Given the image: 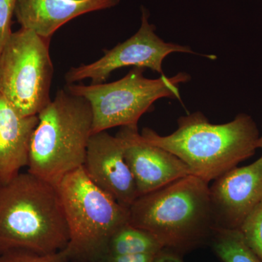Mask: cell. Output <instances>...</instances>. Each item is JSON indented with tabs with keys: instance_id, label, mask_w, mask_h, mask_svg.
Here are the masks:
<instances>
[{
	"instance_id": "obj_17",
	"label": "cell",
	"mask_w": 262,
	"mask_h": 262,
	"mask_svg": "<svg viewBox=\"0 0 262 262\" xmlns=\"http://www.w3.org/2000/svg\"><path fill=\"white\" fill-rule=\"evenodd\" d=\"M0 262H71L66 248L49 254L15 250L0 254Z\"/></svg>"
},
{
	"instance_id": "obj_7",
	"label": "cell",
	"mask_w": 262,
	"mask_h": 262,
	"mask_svg": "<svg viewBox=\"0 0 262 262\" xmlns=\"http://www.w3.org/2000/svg\"><path fill=\"white\" fill-rule=\"evenodd\" d=\"M51 40L20 28L0 53V94L23 116L39 115L51 103Z\"/></svg>"
},
{
	"instance_id": "obj_13",
	"label": "cell",
	"mask_w": 262,
	"mask_h": 262,
	"mask_svg": "<svg viewBox=\"0 0 262 262\" xmlns=\"http://www.w3.org/2000/svg\"><path fill=\"white\" fill-rule=\"evenodd\" d=\"M38 116H23L0 94V184L27 167L29 147Z\"/></svg>"
},
{
	"instance_id": "obj_2",
	"label": "cell",
	"mask_w": 262,
	"mask_h": 262,
	"mask_svg": "<svg viewBox=\"0 0 262 262\" xmlns=\"http://www.w3.org/2000/svg\"><path fill=\"white\" fill-rule=\"evenodd\" d=\"M129 224L182 255L210 244L217 227L208 183L188 175L139 196L129 208Z\"/></svg>"
},
{
	"instance_id": "obj_19",
	"label": "cell",
	"mask_w": 262,
	"mask_h": 262,
	"mask_svg": "<svg viewBox=\"0 0 262 262\" xmlns=\"http://www.w3.org/2000/svg\"><path fill=\"white\" fill-rule=\"evenodd\" d=\"M157 253L137 255L104 254L95 262H151Z\"/></svg>"
},
{
	"instance_id": "obj_12",
	"label": "cell",
	"mask_w": 262,
	"mask_h": 262,
	"mask_svg": "<svg viewBox=\"0 0 262 262\" xmlns=\"http://www.w3.org/2000/svg\"><path fill=\"white\" fill-rule=\"evenodd\" d=\"M120 0H17L14 16L20 28L44 39L67 22L90 12L116 6Z\"/></svg>"
},
{
	"instance_id": "obj_14",
	"label": "cell",
	"mask_w": 262,
	"mask_h": 262,
	"mask_svg": "<svg viewBox=\"0 0 262 262\" xmlns=\"http://www.w3.org/2000/svg\"><path fill=\"white\" fill-rule=\"evenodd\" d=\"M163 248L152 234L127 223L117 229L108 239L104 254L157 253Z\"/></svg>"
},
{
	"instance_id": "obj_6",
	"label": "cell",
	"mask_w": 262,
	"mask_h": 262,
	"mask_svg": "<svg viewBox=\"0 0 262 262\" xmlns=\"http://www.w3.org/2000/svg\"><path fill=\"white\" fill-rule=\"evenodd\" d=\"M144 72V69L134 67L123 78L110 83L66 86L67 91L85 98L91 104L93 134L115 127L138 125L139 119L158 100H181L179 84L191 79L185 72L148 79Z\"/></svg>"
},
{
	"instance_id": "obj_1",
	"label": "cell",
	"mask_w": 262,
	"mask_h": 262,
	"mask_svg": "<svg viewBox=\"0 0 262 262\" xmlns=\"http://www.w3.org/2000/svg\"><path fill=\"white\" fill-rule=\"evenodd\" d=\"M178 128L160 136L144 127L141 135L153 145L170 151L189 167L191 174L209 184L252 157L259 130L252 117L239 114L232 121L212 124L201 112L179 117Z\"/></svg>"
},
{
	"instance_id": "obj_3",
	"label": "cell",
	"mask_w": 262,
	"mask_h": 262,
	"mask_svg": "<svg viewBox=\"0 0 262 262\" xmlns=\"http://www.w3.org/2000/svg\"><path fill=\"white\" fill-rule=\"evenodd\" d=\"M70 239L56 185L29 173L0 184V254L58 252Z\"/></svg>"
},
{
	"instance_id": "obj_11",
	"label": "cell",
	"mask_w": 262,
	"mask_h": 262,
	"mask_svg": "<svg viewBox=\"0 0 262 262\" xmlns=\"http://www.w3.org/2000/svg\"><path fill=\"white\" fill-rule=\"evenodd\" d=\"M95 185L129 208L139 198L135 181L124 157L122 141L106 130L93 134L83 166Z\"/></svg>"
},
{
	"instance_id": "obj_9",
	"label": "cell",
	"mask_w": 262,
	"mask_h": 262,
	"mask_svg": "<svg viewBox=\"0 0 262 262\" xmlns=\"http://www.w3.org/2000/svg\"><path fill=\"white\" fill-rule=\"evenodd\" d=\"M209 191L216 227L239 229L262 202V156L215 179Z\"/></svg>"
},
{
	"instance_id": "obj_8",
	"label": "cell",
	"mask_w": 262,
	"mask_h": 262,
	"mask_svg": "<svg viewBox=\"0 0 262 262\" xmlns=\"http://www.w3.org/2000/svg\"><path fill=\"white\" fill-rule=\"evenodd\" d=\"M148 18L147 10L143 9L141 27L134 35L106 51L94 63L71 68L65 74L67 84L85 79L93 84L103 83L114 71L126 67L148 68L162 75L163 61L170 53H195L189 46L165 42L157 35L155 26Z\"/></svg>"
},
{
	"instance_id": "obj_21",
	"label": "cell",
	"mask_w": 262,
	"mask_h": 262,
	"mask_svg": "<svg viewBox=\"0 0 262 262\" xmlns=\"http://www.w3.org/2000/svg\"><path fill=\"white\" fill-rule=\"evenodd\" d=\"M261 149L262 150V135L259 136V139L258 141V149Z\"/></svg>"
},
{
	"instance_id": "obj_10",
	"label": "cell",
	"mask_w": 262,
	"mask_h": 262,
	"mask_svg": "<svg viewBox=\"0 0 262 262\" xmlns=\"http://www.w3.org/2000/svg\"><path fill=\"white\" fill-rule=\"evenodd\" d=\"M116 136L122 141L124 157L139 196L192 175L189 167L176 155L146 142L139 134L138 125L121 127Z\"/></svg>"
},
{
	"instance_id": "obj_16",
	"label": "cell",
	"mask_w": 262,
	"mask_h": 262,
	"mask_svg": "<svg viewBox=\"0 0 262 262\" xmlns=\"http://www.w3.org/2000/svg\"><path fill=\"white\" fill-rule=\"evenodd\" d=\"M239 229L248 247L262 262V202L248 215Z\"/></svg>"
},
{
	"instance_id": "obj_4",
	"label": "cell",
	"mask_w": 262,
	"mask_h": 262,
	"mask_svg": "<svg viewBox=\"0 0 262 262\" xmlns=\"http://www.w3.org/2000/svg\"><path fill=\"white\" fill-rule=\"evenodd\" d=\"M31 139L29 173L57 185L65 176L83 166L93 135V113L85 98L67 89L39 113Z\"/></svg>"
},
{
	"instance_id": "obj_15",
	"label": "cell",
	"mask_w": 262,
	"mask_h": 262,
	"mask_svg": "<svg viewBox=\"0 0 262 262\" xmlns=\"http://www.w3.org/2000/svg\"><path fill=\"white\" fill-rule=\"evenodd\" d=\"M210 244L222 262H261L248 247L239 229L217 227Z\"/></svg>"
},
{
	"instance_id": "obj_18",
	"label": "cell",
	"mask_w": 262,
	"mask_h": 262,
	"mask_svg": "<svg viewBox=\"0 0 262 262\" xmlns=\"http://www.w3.org/2000/svg\"><path fill=\"white\" fill-rule=\"evenodd\" d=\"M17 0H0V53L11 36Z\"/></svg>"
},
{
	"instance_id": "obj_20",
	"label": "cell",
	"mask_w": 262,
	"mask_h": 262,
	"mask_svg": "<svg viewBox=\"0 0 262 262\" xmlns=\"http://www.w3.org/2000/svg\"><path fill=\"white\" fill-rule=\"evenodd\" d=\"M151 262H184L183 255L172 251V250L163 248L155 255Z\"/></svg>"
},
{
	"instance_id": "obj_5",
	"label": "cell",
	"mask_w": 262,
	"mask_h": 262,
	"mask_svg": "<svg viewBox=\"0 0 262 262\" xmlns=\"http://www.w3.org/2000/svg\"><path fill=\"white\" fill-rule=\"evenodd\" d=\"M68 226L66 250L71 261L95 262L104 254L108 239L129 223V208L103 192L80 168L56 185Z\"/></svg>"
}]
</instances>
